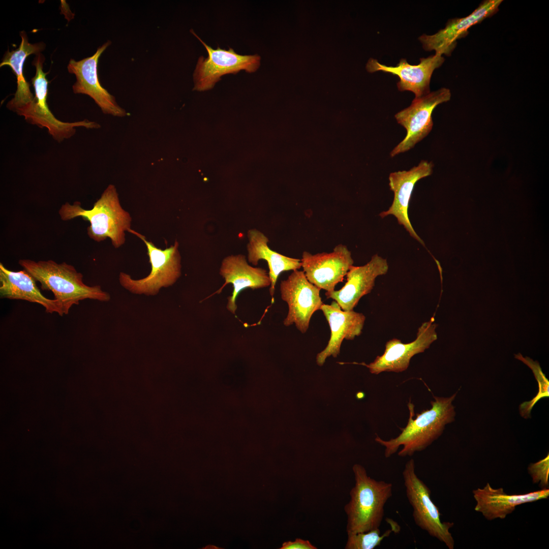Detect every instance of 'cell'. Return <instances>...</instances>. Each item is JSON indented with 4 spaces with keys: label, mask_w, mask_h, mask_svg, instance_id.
<instances>
[{
    "label": "cell",
    "mask_w": 549,
    "mask_h": 549,
    "mask_svg": "<svg viewBox=\"0 0 549 549\" xmlns=\"http://www.w3.org/2000/svg\"><path fill=\"white\" fill-rule=\"evenodd\" d=\"M457 392L450 397L434 396L430 409L422 411L416 415L415 419L414 406L410 401L407 406L409 410V418L406 426L402 429L400 434L395 438L384 440L377 436L375 441L385 447L384 454L389 458L398 450L401 457L411 456L415 452L425 449L442 434L445 426L454 420L455 412L452 404Z\"/></svg>",
    "instance_id": "6da1fadb"
},
{
    "label": "cell",
    "mask_w": 549,
    "mask_h": 549,
    "mask_svg": "<svg viewBox=\"0 0 549 549\" xmlns=\"http://www.w3.org/2000/svg\"><path fill=\"white\" fill-rule=\"evenodd\" d=\"M18 264L41 284L43 290L51 291L60 305L62 312L67 315L73 305L85 299L108 301V293L99 285L88 286L83 274L65 262L58 263L52 260L35 261L20 259Z\"/></svg>",
    "instance_id": "7a4b0ae2"
},
{
    "label": "cell",
    "mask_w": 549,
    "mask_h": 549,
    "mask_svg": "<svg viewBox=\"0 0 549 549\" xmlns=\"http://www.w3.org/2000/svg\"><path fill=\"white\" fill-rule=\"evenodd\" d=\"M58 214L64 221L78 217L88 221V237L97 242L109 238L115 248L124 245L125 232L131 229L130 214L122 207L116 189L111 184L104 191L92 209L82 208L79 201L72 204L67 202L61 206Z\"/></svg>",
    "instance_id": "3957f363"
},
{
    "label": "cell",
    "mask_w": 549,
    "mask_h": 549,
    "mask_svg": "<svg viewBox=\"0 0 549 549\" xmlns=\"http://www.w3.org/2000/svg\"><path fill=\"white\" fill-rule=\"evenodd\" d=\"M352 470L355 485L350 492V500L344 507L347 515V534L379 528L385 505L392 494L391 483L371 478L362 465H354Z\"/></svg>",
    "instance_id": "277c9868"
},
{
    "label": "cell",
    "mask_w": 549,
    "mask_h": 549,
    "mask_svg": "<svg viewBox=\"0 0 549 549\" xmlns=\"http://www.w3.org/2000/svg\"><path fill=\"white\" fill-rule=\"evenodd\" d=\"M129 232L138 236L145 245L151 270L147 276L138 280L120 272V285L132 293L147 295H155L162 288L173 285L181 275V256L178 241L175 240L173 245L162 250L140 233L131 229Z\"/></svg>",
    "instance_id": "5b68a950"
},
{
    "label": "cell",
    "mask_w": 549,
    "mask_h": 549,
    "mask_svg": "<svg viewBox=\"0 0 549 549\" xmlns=\"http://www.w3.org/2000/svg\"><path fill=\"white\" fill-rule=\"evenodd\" d=\"M45 58L41 53L36 55L32 65L36 68V74L31 79L35 90L33 101L28 105L17 110L16 113L24 117L28 123L40 128H45L49 134L58 142L72 137L76 133V128L98 129L100 125L85 119L75 122H65L57 119L50 110L47 104L48 82L46 78L49 73L43 72Z\"/></svg>",
    "instance_id": "8992f818"
},
{
    "label": "cell",
    "mask_w": 549,
    "mask_h": 549,
    "mask_svg": "<svg viewBox=\"0 0 549 549\" xmlns=\"http://www.w3.org/2000/svg\"><path fill=\"white\" fill-rule=\"evenodd\" d=\"M402 475L415 524L430 536L443 542L449 549H453L454 541L449 530L454 523L441 521V514L431 498L430 489L416 473L413 459L406 463Z\"/></svg>",
    "instance_id": "52a82bcc"
},
{
    "label": "cell",
    "mask_w": 549,
    "mask_h": 549,
    "mask_svg": "<svg viewBox=\"0 0 549 549\" xmlns=\"http://www.w3.org/2000/svg\"><path fill=\"white\" fill-rule=\"evenodd\" d=\"M191 32L200 41L208 53L207 57L200 56L198 58L193 74L194 90L204 91L212 88L221 77L227 74H236L241 70L253 73L259 68V55H240L231 48L226 50L218 47L214 49L192 30Z\"/></svg>",
    "instance_id": "ba28073f"
},
{
    "label": "cell",
    "mask_w": 549,
    "mask_h": 549,
    "mask_svg": "<svg viewBox=\"0 0 549 549\" xmlns=\"http://www.w3.org/2000/svg\"><path fill=\"white\" fill-rule=\"evenodd\" d=\"M451 93L443 87L420 98H414L408 107L395 114L398 124L406 130V135L390 152L393 157L412 149L431 132L433 126L432 114L437 105L448 101Z\"/></svg>",
    "instance_id": "9c48e42d"
},
{
    "label": "cell",
    "mask_w": 549,
    "mask_h": 549,
    "mask_svg": "<svg viewBox=\"0 0 549 549\" xmlns=\"http://www.w3.org/2000/svg\"><path fill=\"white\" fill-rule=\"evenodd\" d=\"M320 290L308 281L303 270H294L287 279L282 281L281 297L288 307L284 325L289 326L294 324L300 332L306 333L312 315L323 304Z\"/></svg>",
    "instance_id": "30bf717a"
},
{
    "label": "cell",
    "mask_w": 549,
    "mask_h": 549,
    "mask_svg": "<svg viewBox=\"0 0 549 549\" xmlns=\"http://www.w3.org/2000/svg\"><path fill=\"white\" fill-rule=\"evenodd\" d=\"M308 281L326 292L334 290L336 286L342 282L354 261L347 247L339 244L329 253L316 254L304 251L300 259Z\"/></svg>",
    "instance_id": "8fae6325"
},
{
    "label": "cell",
    "mask_w": 549,
    "mask_h": 549,
    "mask_svg": "<svg viewBox=\"0 0 549 549\" xmlns=\"http://www.w3.org/2000/svg\"><path fill=\"white\" fill-rule=\"evenodd\" d=\"M434 321L432 317L423 323L418 328L416 338L413 341L403 343L400 340L393 338L387 342L384 353L377 356L373 362L368 364H359L366 366L370 373L376 375L384 372L399 373L406 371L412 357L423 352L437 339L436 332L437 325Z\"/></svg>",
    "instance_id": "7c38bea8"
},
{
    "label": "cell",
    "mask_w": 549,
    "mask_h": 549,
    "mask_svg": "<svg viewBox=\"0 0 549 549\" xmlns=\"http://www.w3.org/2000/svg\"><path fill=\"white\" fill-rule=\"evenodd\" d=\"M110 44L111 42L108 41L90 57L79 61L71 58L67 69L76 78L72 86L74 93L85 94L91 97L105 114L123 117L128 113L117 104L114 97L101 85L98 76L99 58Z\"/></svg>",
    "instance_id": "4fadbf2b"
},
{
    "label": "cell",
    "mask_w": 549,
    "mask_h": 549,
    "mask_svg": "<svg viewBox=\"0 0 549 549\" xmlns=\"http://www.w3.org/2000/svg\"><path fill=\"white\" fill-rule=\"evenodd\" d=\"M502 2V0L484 1L466 17L449 19L444 28L434 35H422L419 40L423 49L429 51L435 50V54L441 55H450L456 46L457 40L465 37L471 26L496 14Z\"/></svg>",
    "instance_id": "5bb4252c"
},
{
    "label": "cell",
    "mask_w": 549,
    "mask_h": 549,
    "mask_svg": "<svg viewBox=\"0 0 549 549\" xmlns=\"http://www.w3.org/2000/svg\"><path fill=\"white\" fill-rule=\"evenodd\" d=\"M433 167L432 162L422 160L409 170L390 173L389 186L394 193L393 200L388 209L379 214L381 218L389 215L395 217L399 224L404 226L410 236L423 245H424V242L416 233L410 221L408 207L415 185L419 180L431 175Z\"/></svg>",
    "instance_id": "9a60e30c"
},
{
    "label": "cell",
    "mask_w": 549,
    "mask_h": 549,
    "mask_svg": "<svg viewBox=\"0 0 549 549\" xmlns=\"http://www.w3.org/2000/svg\"><path fill=\"white\" fill-rule=\"evenodd\" d=\"M388 270L386 259L375 254L362 266L352 265L346 276L344 286L340 290L326 292L325 295L336 301L343 310H353L360 298L371 292L376 279Z\"/></svg>",
    "instance_id": "2e32d148"
},
{
    "label": "cell",
    "mask_w": 549,
    "mask_h": 549,
    "mask_svg": "<svg viewBox=\"0 0 549 549\" xmlns=\"http://www.w3.org/2000/svg\"><path fill=\"white\" fill-rule=\"evenodd\" d=\"M444 62L441 55L435 54L426 58H421L416 65L409 64L405 58H402L395 67L380 64L374 58L368 60L366 68L370 73L382 71L398 76L400 80L397 83L401 92L408 90L413 92L415 98H420L430 93V83L434 71L440 67Z\"/></svg>",
    "instance_id": "e0dca14e"
},
{
    "label": "cell",
    "mask_w": 549,
    "mask_h": 549,
    "mask_svg": "<svg viewBox=\"0 0 549 549\" xmlns=\"http://www.w3.org/2000/svg\"><path fill=\"white\" fill-rule=\"evenodd\" d=\"M320 310L330 329L327 345L316 356L317 364L322 366L328 357L332 356L336 358L339 355L341 344L344 339L352 340L361 333L365 317L362 313L354 310H343L334 300L330 304L323 303Z\"/></svg>",
    "instance_id": "ac0fdd59"
},
{
    "label": "cell",
    "mask_w": 549,
    "mask_h": 549,
    "mask_svg": "<svg viewBox=\"0 0 549 549\" xmlns=\"http://www.w3.org/2000/svg\"><path fill=\"white\" fill-rule=\"evenodd\" d=\"M220 274L225 282L223 286L231 284L233 290L227 298L226 308L235 314L237 310L236 298L238 294L247 288L257 289L270 286L271 281L268 272L261 267H254L249 265L246 256L241 254L231 255L222 261Z\"/></svg>",
    "instance_id": "d6986e66"
},
{
    "label": "cell",
    "mask_w": 549,
    "mask_h": 549,
    "mask_svg": "<svg viewBox=\"0 0 549 549\" xmlns=\"http://www.w3.org/2000/svg\"><path fill=\"white\" fill-rule=\"evenodd\" d=\"M476 502L474 509L487 520L504 519L517 506L546 499L548 489H542L523 494H508L502 487L494 489L487 482L483 488L473 491Z\"/></svg>",
    "instance_id": "ffe728a7"
},
{
    "label": "cell",
    "mask_w": 549,
    "mask_h": 549,
    "mask_svg": "<svg viewBox=\"0 0 549 549\" xmlns=\"http://www.w3.org/2000/svg\"><path fill=\"white\" fill-rule=\"evenodd\" d=\"M0 294L3 298L21 299L42 305L47 313L63 316L60 305L41 292L34 278L25 270L12 271L0 263Z\"/></svg>",
    "instance_id": "44dd1931"
},
{
    "label": "cell",
    "mask_w": 549,
    "mask_h": 549,
    "mask_svg": "<svg viewBox=\"0 0 549 549\" xmlns=\"http://www.w3.org/2000/svg\"><path fill=\"white\" fill-rule=\"evenodd\" d=\"M21 41L18 48L10 51L8 50L4 55L0 67L7 65L10 67L17 78V90L14 97L7 104V108L15 112L29 104L34 96L30 89V84L26 81L23 75V65L27 57L31 54H37L44 50L46 44L44 42L30 43L26 32L19 33Z\"/></svg>",
    "instance_id": "7402d4cb"
},
{
    "label": "cell",
    "mask_w": 549,
    "mask_h": 549,
    "mask_svg": "<svg viewBox=\"0 0 549 549\" xmlns=\"http://www.w3.org/2000/svg\"><path fill=\"white\" fill-rule=\"evenodd\" d=\"M247 235L249 239L248 260L254 265H257L260 260L267 262L271 281L269 293L273 296L280 274L283 271L299 269L301 267L300 259L289 257L271 250L267 245L268 238L257 229L249 230Z\"/></svg>",
    "instance_id": "603a6c76"
},
{
    "label": "cell",
    "mask_w": 549,
    "mask_h": 549,
    "mask_svg": "<svg viewBox=\"0 0 549 549\" xmlns=\"http://www.w3.org/2000/svg\"><path fill=\"white\" fill-rule=\"evenodd\" d=\"M515 358L528 365L534 375L538 385V393L531 400L522 403L519 407L522 417L527 419L530 418L532 408L541 399L549 396V381L543 373L539 363L528 357H523L521 353L515 354Z\"/></svg>",
    "instance_id": "cb8c5ba5"
},
{
    "label": "cell",
    "mask_w": 549,
    "mask_h": 549,
    "mask_svg": "<svg viewBox=\"0 0 549 549\" xmlns=\"http://www.w3.org/2000/svg\"><path fill=\"white\" fill-rule=\"evenodd\" d=\"M392 527L381 535L379 528L367 532L357 533H348V539L345 545L346 549H373L379 546L382 541L388 537L396 528Z\"/></svg>",
    "instance_id": "d4e9b609"
},
{
    "label": "cell",
    "mask_w": 549,
    "mask_h": 549,
    "mask_svg": "<svg viewBox=\"0 0 549 549\" xmlns=\"http://www.w3.org/2000/svg\"><path fill=\"white\" fill-rule=\"evenodd\" d=\"M528 470L532 477L533 483L539 484L542 489H548L549 475L548 454L537 462L530 464Z\"/></svg>",
    "instance_id": "484cf974"
},
{
    "label": "cell",
    "mask_w": 549,
    "mask_h": 549,
    "mask_svg": "<svg viewBox=\"0 0 549 549\" xmlns=\"http://www.w3.org/2000/svg\"><path fill=\"white\" fill-rule=\"evenodd\" d=\"M281 549H317L308 540L296 538L294 541L284 542Z\"/></svg>",
    "instance_id": "4316f807"
}]
</instances>
